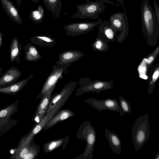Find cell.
<instances>
[{"label": "cell", "mask_w": 159, "mask_h": 159, "mask_svg": "<svg viewBox=\"0 0 159 159\" xmlns=\"http://www.w3.org/2000/svg\"><path fill=\"white\" fill-rule=\"evenodd\" d=\"M142 30L148 41L157 40L159 34V25L148 0H143L141 7Z\"/></svg>", "instance_id": "obj_1"}, {"label": "cell", "mask_w": 159, "mask_h": 159, "mask_svg": "<svg viewBox=\"0 0 159 159\" xmlns=\"http://www.w3.org/2000/svg\"><path fill=\"white\" fill-rule=\"evenodd\" d=\"M150 124L148 113L139 116L132 129L131 137L136 151L140 149L149 137Z\"/></svg>", "instance_id": "obj_2"}, {"label": "cell", "mask_w": 159, "mask_h": 159, "mask_svg": "<svg viewBox=\"0 0 159 159\" xmlns=\"http://www.w3.org/2000/svg\"><path fill=\"white\" fill-rule=\"evenodd\" d=\"M82 134L77 136L86 142V147L84 152L77 158L91 159L93 158V152L96 139V131L90 122L88 121L84 122L80 126L77 132Z\"/></svg>", "instance_id": "obj_3"}, {"label": "cell", "mask_w": 159, "mask_h": 159, "mask_svg": "<svg viewBox=\"0 0 159 159\" xmlns=\"http://www.w3.org/2000/svg\"><path fill=\"white\" fill-rule=\"evenodd\" d=\"M66 100L62 99L58 102L52 109L48 113L46 114L41 120L31 129L26 135L20 139L16 147H20L30 143L34 137L42 130L48 121L63 106Z\"/></svg>", "instance_id": "obj_4"}, {"label": "cell", "mask_w": 159, "mask_h": 159, "mask_svg": "<svg viewBox=\"0 0 159 159\" xmlns=\"http://www.w3.org/2000/svg\"><path fill=\"white\" fill-rule=\"evenodd\" d=\"M76 7L77 12L71 16L72 18L96 19L105 9L104 2L99 0L78 5Z\"/></svg>", "instance_id": "obj_5"}, {"label": "cell", "mask_w": 159, "mask_h": 159, "mask_svg": "<svg viewBox=\"0 0 159 159\" xmlns=\"http://www.w3.org/2000/svg\"><path fill=\"white\" fill-rule=\"evenodd\" d=\"M114 81H101L96 80H91L87 77L80 78L78 83L80 87L77 90L75 95L76 96L82 95L83 94L89 92L99 93L102 91L107 90L113 88L112 84Z\"/></svg>", "instance_id": "obj_6"}, {"label": "cell", "mask_w": 159, "mask_h": 159, "mask_svg": "<svg viewBox=\"0 0 159 159\" xmlns=\"http://www.w3.org/2000/svg\"><path fill=\"white\" fill-rule=\"evenodd\" d=\"M18 100L0 109V133H5L16 125L18 121L11 119V116L19 110Z\"/></svg>", "instance_id": "obj_7"}, {"label": "cell", "mask_w": 159, "mask_h": 159, "mask_svg": "<svg viewBox=\"0 0 159 159\" xmlns=\"http://www.w3.org/2000/svg\"><path fill=\"white\" fill-rule=\"evenodd\" d=\"M34 139L29 143L20 147L10 149V159H34L39 151V147L33 142Z\"/></svg>", "instance_id": "obj_8"}, {"label": "cell", "mask_w": 159, "mask_h": 159, "mask_svg": "<svg viewBox=\"0 0 159 159\" xmlns=\"http://www.w3.org/2000/svg\"><path fill=\"white\" fill-rule=\"evenodd\" d=\"M102 19L98 20L93 22H80L70 23L63 27L66 30V35L70 36H77L87 34L93 30L94 27L99 25Z\"/></svg>", "instance_id": "obj_9"}, {"label": "cell", "mask_w": 159, "mask_h": 159, "mask_svg": "<svg viewBox=\"0 0 159 159\" xmlns=\"http://www.w3.org/2000/svg\"><path fill=\"white\" fill-rule=\"evenodd\" d=\"M67 68L65 66L53 65L52 69L44 83L41 91L36 99L41 98L52 87L56 86L57 82L62 78V74H66Z\"/></svg>", "instance_id": "obj_10"}, {"label": "cell", "mask_w": 159, "mask_h": 159, "mask_svg": "<svg viewBox=\"0 0 159 159\" xmlns=\"http://www.w3.org/2000/svg\"><path fill=\"white\" fill-rule=\"evenodd\" d=\"M85 101L98 111L105 110L117 112L122 117L124 113L116 99L108 98L104 100L97 99L94 98L86 99Z\"/></svg>", "instance_id": "obj_11"}, {"label": "cell", "mask_w": 159, "mask_h": 159, "mask_svg": "<svg viewBox=\"0 0 159 159\" xmlns=\"http://www.w3.org/2000/svg\"><path fill=\"white\" fill-rule=\"evenodd\" d=\"M124 10V12H116L111 15L110 17V22L111 25L117 31L120 32V35H126L129 29L125 9Z\"/></svg>", "instance_id": "obj_12"}, {"label": "cell", "mask_w": 159, "mask_h": 159, "mask_svg": "<svg viewBox=\"0 0 159 159\" xmlns=\"http://www.w3.org/2000/svg\"><path fill=\"white\" fill-rule=\"evenodd\" d=\"M84 55L79 50H67L59 54V60L56 62V64L68 68L72 64L79 60Z\"/></svg>", "instance_id": "obj_13"}, {"label": "cell", "mask_w": 159, "mask_h": 159, "mask_svg": "<svg viewBox=\"0 0 159 159\" xmlns=\"http://www.w3.org/2000/svg\"><path fill=\"white\" fill-rule=\"evenodd\" d=\"M77 83L72 81L67 83L63 87L61 91L51 95L46 114L48 113L53 108L57 103L69 93L73 92L75 89Z\"/></svg>", "instance_id": "obj_14"}, {"label": "cell", "mask_w": 159, "mask_h": 159, "mask_svg": "<svg viewBox=\"0 0 159 159\" xmlns=\"http://www.w3.org/2000/svg\"><path fill=\"white\" fill-rule=\"evenodd\" d=\"M21 73L17 68L13 66L0 77V88L5 87L16 82Z\"/></svg>", "instance_id": "obj_15"}, {"label": "cell", "mask_w": 159, "mask_h": 159, "mask_svg": "<svg viewBox=\"0 0 159 159\" xmlns=\"http://www.w3.org/2000/svg\"><path fill=\"white\" fill-rule=\"evenodd\" d=\"M55 87H52L41 98L33 117V120L35 122L39 123L45 115L51 97Z\"/></svg>", "instance_id": "obj_16"}, {"label": "cell", "mask_w": 159, "mask_h": 159, "mask_svg": "<svg viewBox=\"0 0 159 159\" xmlns=\"http://www.w3.org/2000/svg\"><path fill=\"white\" fill-rule=\"evenodd\" d=\"M99 25L97 27L99 29L98 34L107 42H114L118 31L112 26L110 22L104 20L102 22L101 21Z\"/></svg>", "instance_id": "obj_17"}, {"label": "cell", "mask_w": 159, "mask_h": 159, "mask_svg": "<svg viewBox=\"0 0 159 159\" xmlns=\"http://www.w3.org/2000/svg\"><path fill=\"white\" fill-rule=\"evenodd\" d=\"M3 8L7 15L14 22L22 25V19L18 9L10 0H0Z\"/></svg>", "instance_id": "obj_18"}, {"label": "cell", "mask_w": 159, "mask_h": 159, "mask_svg": "<svg viewBox=\"0 0 159 159\" xmlns=\"http://www.w3.org/2000/svg\"><path fill=\"white\" fill-rule=\"evenodd\" d=\"M105 136L108 141L109 145L115 153L120 155L122 149L121 140L115 133L110 131L107 128L105 130Z\"/></svg>", "instance_id": "obj_19"}, {"label": "cell", "mask_w": 159, "mask_h": 159, "mask_svg": "<svg viewBox=\"0 0 159 159\" xmlns=\"http://www.w3.org/2000/svg\"><path fill=\"white\" fill-rule=\"evenodd\" d=\"M75 115V113L70 110H62L55 114L48 121L42 130L49 129L60 122L72 117Z\"/></svg>", "instance_id": "obj_20"}, {"label": "cell", "mask_w": 159, "mask_h": 159, "mask_svg": "<svg viewBox=\"0 0 159 159\" xmlns=\"http://www.w3.org/2000/svg\"><path fill=\"white\" fill-rule=\"evenodd\" d=\"M31 74L28 77L24 79L11 85L0 88V93H4L11 95L17 94L25 86L29 81L34 76Z\"/></svg>", "instance_id": "obj_21"}, {"label": "cell", "mask_w": 159, "mask_h": 159, "mask_svg": "<svg viewBox=\"0 0 159 159\" xmlns=\"http://www.w3.org/2000/svg\"><path fill=\"white\" fill-rule=\"evenodd\" d=\"M31 43L41 48L49 47L52 48L55 46L56 41L50 35H36L30 38Z\"/></svg>", "instance_id": "obj_22"}, {"label": "cell", "mask_w": 159, "mask_h": 159, "mask_svg": "<svg viewBox=\"0 0 159 159\" xmlns=\"http://www.w3.org/2000/svg\"><path fill=\"white\" fill-rule=\"evenodd\" d=\"M22 46V42H19L16 36L11 40L10 48V57L11 62L16 61L17 63H19Z\"/></svg>", "instance_id": "obj_23"}, {"label": "cell", "mask_w": 159, "mask_h": 159, "mask_svg": "<svg viewBox=\"0 0 159 159\" xmlns=\"http://www.w3.org/2000/svg\"><path fill=\"white\" fill-rule=\"evenodd\" d=\"M24 49L25 50V60L26 61H37L42 57L37 48L31 43H27Z\"/></svg>", "instance_id": "obj_24"}, {"label": "cell", "mask_w": 159, "mask_h": 159, "mask_svg": "<svg viewBox=\"0 0 159 159\" xmlns=\"http://www.w3.org/2000/svg\"><path fill=\"white\" fill-rule=\"evenodd\" d=\"M69 140V137L67 136L61 139L48 142L44 145V152L45 153L49 152L61 146H63V148L67 144Z\"/></svg>", "instance_id": "obj_25"}, {"label": "cell", "mask_w": 159, "mask_h": 159, "mask_svg": "<svg viewBox=\"0 0 159 159\" xmlns=\"http://www.w3.org/2000/svg\"><path fill=\"white\" fill-rule=\"evenodd\" d=\"M159 75V64L155 65L151 69L149 77L148 93L151 94L153 92L155 85Z\"/></svg>", "instance_id": "obj_26"}, {"label": "cell", "mask_w": 159, "mask_h": 159, "mask_svg": "<svg viewBox=\"0 0 159 159\" xmlns=\"http://www.w3.org/2000/svg\"><path fill=\"white\" fill-rule=\"evenodd\" d=\"M92 47L94 50L99 52L106 51L109 48L108 42L99 34L92 44Z\"/></svg>", "instance_id": "obj_27"}, {"label": "cell", "mask_w": 159, "mask_h": 159, "mask_svg": "<svg viewBox=\"0 0 159 159\" xmlns=\"http://www.w3.org/2000/svg\"><path fill=\"white\" fill-rule=\"evenodd\" d=\"M43 2L50 11L59 16L61 6L60 0H43Z\"/></svg>", "instance_id": "obj_28"}, {"label": "cell", "mask_w": 159, "mask_h": 159, "mask_svg": "<svg viewBox=\"0 0 159 159\" xmlns=\"http://www.w3.org/2000/svg\"><path fill=\"white\" fill-rule=\"evenodd\" d=\"M44 17V10L43 7L40 5L38 6L37 10L32 11L29 16L31 20L36 24L41 22Z\"/></svg>", "instance_id": "obj_29"}, {"label": "cell", "mask_w": 159, "mask_h": 159, "mask_svg": "<svg viewBox=\"0 0 159 159\" xmlns=\"http://www.w3.org/2000/svg\"><path fill=\"white\" fill-rule=\"evenodd\" d=\"M120 106L124 113H129L131 107L130 104L124 98L120 96L119 98Z\"/></svg>", "instance_id": "obj_30"}, {"label": "cell", "mask_w": 159, "mask_h": 159, "mask_svg": "<svg viewBox=\"0 0 159 159\" xmlns=\"http://www.w3.org/2000/svg\"><path fill=\"white\" fill-rule=\"evenodd\" d=\"M159 51V46H158L155 50L146 58V64L147 68L149 69L150 66L154 61L155 60L158 54Z\"/></svg>", "instance_id": "obj_31"}, {"label": "cell", "mask_w": 159, "mask_h": 159, "mask_svg": "<svg viewBox=\"0 0 159 159\" xmlns=\"http://www.w3.org/2000/svg\"><path fill=\"white\" fill-rule=\"evenodd\" d=\"M155 10V13L156 16L157 21L159 25V7L155 0H153Z\"/></svg>", "instance_id": "obj_32"}, {"label": "cell", "mask_w": 159, "mask_h": 159, "mask_svg": "<svg viewBox=\"0 0 159 159\" xmlns=\"http://www.w3.org/2000/svg\"><path fill=\"white\" fill-rule=\"evenodd\" d=\"M104 3H106L108 4H110L113 5H115L116 6H119V5L117 3H114L112 2H111L109 0H101Z\"/></svg>", "instance_id": "obj_33"}, {"label": "cell", "mask_w": 159, "mask_h": 159, "mask_svg": "<svg viewBox=\"0 0 159 159\" xmlns=\"http://www.w3.org/2000/svg\"><path fill=\"white\" fill-rule=\"evenodd\" d=\"M2 44V38L1 31L0 30V47Z\"/></svg>", "instance_id": "obj_34"}, {"label": "cell", "mask_w": 159, "mask_h": 159, "mask_svg": "<svg viewBox=\"0 0 159 159\" xmlns=\"http://www.w3.org/2000/svg\"><path fill=\"white\" fill-rule=\"evenodd\" d=\"M116 0L119 2L122 5V6L123 7V9H125V7H124V3L123 2V0Z\"/></svg>", "instance_id": "obj_35"}, {"label": "cell", "mask_w": 159, "mask_h": 159, "mask_svg": "<svg viewBox=\"0 0 159 159\" xmlns=\"http://www.w3.org/2000/svg\"><path fill=\"white\" fill-rule=\"evenodd\" d=\"M18 7H20L22 2V0H16Z\"/></svg>", "instance_id": "obj_36"}, {"label": "cell", "mask_w": 159, "mask_h": 159, "mask_svg": "<svg viewBox=\"0 0 159 159\" xmlns=\"http://www.w3.org/2000/svg\"><path fill=\"white\" fill-rule=\"evenodd\" d=\"M159 159V151H158L157 152L154 159Z\"/></svg>", "instance_id": "obj_37"}, {"label": "cell", "mask_w": 159, "mask_h": 159, "mask_svg": "<svg viewBox=\"0 0 159 159\" xmlns=\"http://www.w3.org/2000/svg\"><path fill=\"white\" fill-rule=\"evenodd\" d=\"M40 0H33L32 1L34 3H37Z\"/></svg>", "instance_id": "obj_38"}, {"label": "cell", "mask_w": 159, "mask_h": 159, "mask_svg": "<svg viewBox=\"0 0 159 159\" xmlns=\"http://www.w3.org/2000/svg\"><path fill=\"white\" fill-rule=\"evenodd\" d=\"M2 72V68L0 67V77L1 76V75Z\"/></svg>", "instance_id": "obj_39"}, {"label": "cell", "mask_w": 159, "mask_h": 159, "mask_svg": "<svg viewBox=\"0 0 159 159\" xmlns=\"http://www.w3.org/2000/svg\"><path fill=\"white\" fill-rule=\"evenodd\" d=\"M5 133L4 132H2V133H0V137L2 136L3 134H4Z\"/></svg>", "instance_id": "obj_40"}, {"label": "cell", "mask_w": 159, "mask_h": 159, "mask_svg": "<svg viewBox=\"0 0 159 159\" xmlns=\"http://www.w3.org/2000/svg\"><path fill=\"white\" fill-rule=\"evenodd\" d=\"M84 0L86 1H87V2H89V0Z\"/></svg>", "instance_id": "obj_41"}]
</instances>
